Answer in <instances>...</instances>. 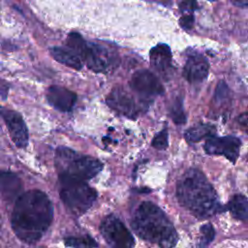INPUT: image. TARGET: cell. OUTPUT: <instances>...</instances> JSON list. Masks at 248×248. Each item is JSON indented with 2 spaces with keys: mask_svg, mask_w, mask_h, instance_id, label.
<instances>
[{
  "mask_svg": "<svg viewBox=\"0 0 248 248\" xmlns=\"http://www.w3.org/2000/svg\"><path fill=\"white\" fill-rule=\"evenodd\" d=\"M53 218L48 197L42 191L31 190L18 196L12 213V228L16 236L26 243L42 238Z\"/></svg>",
  "mask_w": 248,
  "mask_h": 248,
  "instance_id": "1",
  "label": "cell"
},
{
  "mask_svg": "<svg viewBox=\"0 0 248 248\" xmlns=\"http://www.w3.org/2000/svg\"><path fill=\"white\" fill-rule=\"evenodd\" d=\"M179 202L199 218H206L221 210L217 194L204 174L196 170H187L177 183Z\"/></svg>",
  "mask_w": 248,
  "mask_h": 248,
  "instance_id": "2",
  "label": "cell"
},
{
  "mask_svg": "<svg viewBox=\"0 0 248 248\" xmlns=\"http://www.w3.org/2000/svg\"><path fill=\"white\" fill-rule=\"evenodd\" d=\"M131 224L139 236L161 248H172L178 240L177 232L164 211L150 202L140 204Z\"/></svg>",
  "mask_w": 248,
  "mask_h": 248,
  "instance_id": "3",
  "label": "cell"
},
{
  "mask_svg": "<svg viewBox=\"0 0 248 248\" xmlns=\"http://www.w3.org/2000/svg\"><path fill=\"white\" fill-rule=\"evenodd\" d=\"M55 165L60 180H87L97 175L102 163L90 156H82L67 147H58L55 154Z\"/></svg>",
  "mask_w": 248,
  "mask_h": 248,
  "instance_id": "4",
  "label": "cell"
},
{
  "mask_svg": "<svg viewBox=\"0 0 248 248\" xmlns=\"http://www.w3.org/2000/svg\"><path fill=\"white\" fill-rule=\"evenodd\" d=\"M67 44L69 47L76 50L84 59L86 66L97 73L107 72L115 62L110 52L103 46L88 43L82 37L76 33L68 35Z\"/></svg>",
  "mask_w": 248,
  "mask_h": 248,
  "instance_id": "5",
  "label": "cell"
},
{
  "mask_svg": "<svg viewBox=\"0 0 248 248\" xmlns=\"http://www.w3.org/2000/svg\"><path fill=\"white\" fill-rule=\"evenodd\" d=\"M60 198L70 211L81 215L87 211L97 198L94 189L81 180H60Z\"/></svg>",
  "mask_w": 248,
  "mask_h": 248,
  "instance_id": "6",
  "label": "cell"
},
{
  "mask_svg": "<svg viewBox=\"0 0 248 248\" xmlns=\"http://www.w3.org/2000/svg\"><path fill=\"white\" fill-rule=\"evenodd\" d=\"M100 231L110 248H134L132 233L116 216H107L101 223Z\"/></svg>",
  "mask_w": 248,
  "mask_h": 248,
  "instance_id": "7",
  "label": "cell"
},
{
  "mask_svg": "<svg viewBox=\"0 0 248 248\" xmlns=\"http://www.w3.org/2000/svg\"><path fill=\"white\" fill-rule=\"evenodd\" d=\"M130 87L143 98H152L164 93V86L150 71L142 69L135 72L130 79Z\"/></svg>",
  "mask_w": 248,
  "mask_h": 248,
  "instance_id": "8",
  "label": "cell"
},
{
  "mask_svg": "<svg viewBox=\"0 0 248 248\" xmlns=\"http://www.w3.org/2000/svg\"><path fill=\"white\" fill-rule=\"evenodd\" d=\"M241 142L238 138L233 136L210 137L204 143V150L210 155H223L232 163L238 158Z\"/></svg>",
  "mask_w": 248,
  "mask_h": 248,
  "instance_id": "9",
  "label": "cell"
},
{
  "mask_svg": "<svg viewBox=\"0 0 248 248\" xmlns=\"http://www.w3.org/2000/svg\"><path fill=\"white\" fill-rule=\"evenodd\" d=\"M108 106L128 118L136 119L140 108L134 97L120 86L114 87L107 97Z\"/></svg>",
  "mask_w": 248,
  "mask_h": 248,
  "instance_id": "10",
  "label": "cell"
},
{
  "mask_svg": "<svg viewBox=\"0 0 248 248\" xmlns=\"http://www.w3.org/2000/svg\"><path fill=\"white\" fill-rule=\"evenodd\" d=\"M2 117L14 143L17 147H25L28 144V130L22 116L15 110L2 108Z\"/></svg>",
  "mask_w": 248,
  "mask_h": 248,
  "instance_id": "11",
  "label": "cell"
},
{
  "mask_svg": "<svg viewBox=\"0 0 248 248\" xmlns=\"http://www.w3.org/2000/svg\"><path fill=\"white\" fill-rule=\"evenodd\" d=\"M209 71L207 60L199 53H193L188 56L184 68L183 77L190 83H200L203 81Z\"/></svg>",
  "mask_w": 248,
  "mask_h": 248,
  "instance_id": "12",
  "label": "cell"
},
{
  "mask_svg": "<svg viewBox=\"0 0 248 248\" xmlns=\"http://www.w3.org/2000/svg\"><path fill=\"white\" fill-rule=\"evenodd\" d=\"M77 99L78 96L75 92L59 85H51L46 91V100L48 104L63 112L71 111Z\"/></svg>",
  "mask_w": 248,
  "mask_h": 248,
  "instance_id": "13",
  "label": "cell"
},
{
  "mask_svg": "<svg viewBox=\"0 0 248 248\" xmlns=\"http://www.w3.org/2000/svg\"><path fill=\"white\" fill-rule=\"evenodd\" d=\"M151 66L161 74L169 73L172 68L171 51L168 45L159 44L152 47L149 53Z\"/></svg>",
  "mask_w": 248,
  "mask_h": 248,
  "instance_id": "14",
  "label": "cell"
},
{
  "mask_svg": "<svg viewBox=\"0 0 248 248\" xmlns=\"http://www.w3.org/2000/svg\"><path fill=\"white\" fill-rule=\"evenodd\" d=\"M49 52L56 61L67 67L75 70H80L82 68V61L79 54L69 46H52L49 48Z\"/></svg>",
  "mask_w": 248,
  "mask_h": 248,
  "instance_id": "15",
  "label": "cell"
},
{
  "mask_svg": "<svg viewBox=\"0 0 248 248\" xmlns=\"http://www.w3.org/2000/svg\"><path fill=\"white\" fill-rule=\"evenodd\" d=\"M22 184L20 179L13 172L3 171L1 174V195L2 198L11 202L15 200L20 193Z\"/></svg>",
  "mask_w": 248,
  "mask_h": 248,
  "instance_id": "16",
  "label": "cell"
},
{
  "mask_svg": "<svg viewBox=\"0 0 248 248\" xmlns=\"http://www.w3.org/2000/svg\"><path fill=\"white\" fill-rule=\"evenodd\" d=\"M228 208L232 217L241 221H248V200L245 196L236 194L228 203Z\"/></svg>",
  "mask_w": 248,
  "mask_h": 248,
  "instance_id": "17",
  "label": "cell"
},
{
  "mask_svg": "<svg viewBox=\"0 0 248 248\" xmlns=\"http://www.w3.org/2000/svg\"><path fill=\"white\" fill-rule=\"evenodd\" d=\"M215 128L209 124H197L185 132V139L190 142L200 141L205 137H212Z\"/></svg>",
  "mask_w": 248,
  "mask_h": 248,
  "instance_id": "18",
  "label": "cell"
},
{
  "mask_svg": "<svg viewBox=\"0 0 248 248\" xmlns=\"http://www.w3.org/2000/svg\"><path fill=\"white\" fill-rule=\"evenodd\" d=\"M64 242L72 248H93L97 246L96 241L89 235L69 236L64 239Z\"/></svg>",
  "mask_w": 248,
  "mask_h": 248,
  "instance_id": "19",
  "label": "cell"
},
{
  "mask_svg": "<svg viewBox=\"0 0 248 248\" xmlns=\"http://www.w3.org/2000/svg\"><path fill=\"white\" fill-rule=\"evenodd\" d=\"M170 117L172 118L173 122L178 125L184 124L186 122V115L183 110L182 100L180 98H176L170 106Z\"/></svg>",
  "mask_w": 248,
  "mask_h": 248,
  "instance_id": "20",
  "label": "cell"
},
{
  "mask_svg": "<svg viewBox=\"0 0 248 248\" xmlns=\"http://www.w3.org/2000/svg\"><path fill=\"white\" fill-rule=\"evenodd\" d=\"M215 231L211 224H205L201 227V237L198 242L199 248H205L214 239Z\"/></svg>",
  "mask_w": 248,
  "mask_h": 248,
  "instance_id": "21",
  "label": "cell"
},
{
  "mask_svg": "<svg viewBox=\"0 0 248 248\" xmlns=\"http://www.w3.org/2000/svg\"><path fill=\"white\" fill-rule=\"evenodd\" d=\"M151 144L156 149H160V150L166 149L168 147V131L165 129V130H162L160 133H158L152 140Z\"/></svg>",
  "mask_w": 248,
  "mask_h": 248,
  "instance_id": "22",
  "label": "cell"
},
{
  "mask_svg": "<svg viewBox=\"0 0 248 248\" xmlns=\"http://www.w3.org/2000/svg\"><path fill=\"white\" fill-rule=\"evenodd\" d=\"M229 95V88L224 81H220L215 90V99L217 101H222Z\"/></svg>",
  "mask_w": 248,
  "mask_h": 248,
  "instance_id": "23",
  "label": "cell"
},
{
  "mask_svg": "<svg viewBox=\"0 0 248 248\" xmlns=\"http://www.w3.org/2000/svg\"><path fill=\"white\" fill-rule=\"evenodd\" d=\"M179 23L183 29H185V30L191 29L194 24V16L191 13L183 14V16L179 19Z\"/></svg>",
  "mask_w": 248,
  "mask_h": 248,
  "instance_id": "24",
  "label": "cell"
},
{
  "mask_svg": "<svg viewBox=\"0 0 248 248\" xmlns=\"http://www.w3.org/2000/svg\"><path fill=\"white\" fill-rule=\"evenodd\" d=\"M180 7H181V10L182 11H194L195 9L198 8V5H197V1L196 0H185L183 1V3L180 4Z\"/></svg>",
  "mask_w": 248,
  "mask_h": 248,
  "instance_id": "25",
  "label": "cell"
},
{
  "mask_svg": "<svg viewBox=\"0 0 248 248\" xmlns=\"http://www.w3.org/2000/svg\"><path fill=\"white\" fill-rule=\"evenodd\" d=\"M235 5L240 6V7H244V8H248V0H232Z\"/></svg>",
  "mask_w": 248,
  "mask_h": 248,
  "instance_id": "26",
  "label": "cell"
},
{
  "mask_svg": "<svg viewBox=\"0 0 248 248\" xmlns=\"http://www.w3.org/2000/svg\"><path fill=\"white\" fill-rule=\"evenodd\" d=\"M211 1H213V0H211Z\"/></svg>",
  "mask_w": 248,
  "mask_h": 248,
  "instance_id": "27",
  "label": "cell"
}]
</instances>
